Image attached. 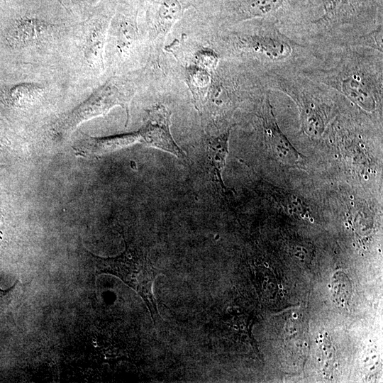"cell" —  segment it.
<instances>
[{
	"mask_svg": "<svg viewBox=\"0 0 383 383\" xmlns=\"http://www.w3.org/2000/svg\"><path fill=\"white\" fill-rule=\"evenodd\" d=\"M79 23L57 0H13L0 20V52L12 62L65 67Z\"/></svg>",
	"mask_w": 383,
	"mask_h": 383,
	"instance_id": "1",
	"label": "cell"
},
{
	"mask_svg": "<svg viewBox=\"0 0 383 383\" xmlns=\"http://www.w3.org/2000/svg\"><path fill=\"white\" fill-rule=\"evenodd\" d=\"M13 287L14 286L7 290L0 289V313L3 312L9 306Z\"/></svg>",
	"mask_w": 383,
	"mask_h": 383,
	"instance_id": "18",
	"label": "cell"
},
{
	"mask_svg": "<svg viewBox=\"0 0 383 383\" xmlns=\"http://www.w3.org/2000/svg\"><path fill=\"white\" fill-rule=\"evenodd\" d=\"M135 91L129 74L111 75L94 88L82 101L54 118L50 124V131L55 136L65 138L82 123L104 115L116 106L124 108L128 117L129 105Z\"/></svg>",
	"mask_w": 383,
	"mask_h": 383,
	"instance_id": "3",
	"label": "cell"
},
{
	"mask_svg": "<svg viewBox=\"0 0 383 383\" xmlns=\"http://www.w3.org/2000/svg\"><path fill=\"white\" fill-rule=\"evenodd\" d=\"M262 117L265 140L273 156L286 165L297 163L302 155L279 128L267 98L262 107Z\"/></svg>",
	"mask_w": 383,
	"mask_h": 383,
	"instance_id": "6",
	"label": "cell"
},
{
	"mask_svg": "<svg viewBox=\"0 0 383 383\" xmlns=\"http://www.w3.org/2000/svg\"><path fill=\"white\" fill-rule=\"evenodd\" d=\"M308 0H235L233 13L238 20L279 17Z\"/></svg>",
	"mask_w": 383,
	"mask_h": 383,
	"instance_id": "8",
	"label": "cell"
},
{
	"mask_svg": "<svg viewBox=\"0 0 383 383\" xmlns=\"http://www.w3.org/2000/svg\"><path fill=\"white\" fill-rule=\"evenodd\" d=\"M71 13V2L70 0H57ZM72 14V13H71Z\"/></svg>",
	"mask_w": 383,
	"mask_h": 383,
	"instance_id": "19",
	"label": "cell"
},
{
	"mask_svg": "<svg viewBox=\"0 0 383 383\" xmlns=\"http://www.w3.org/2000/svg\"><path fill=\"white\" fill-rule=\"evenodd\" d=\"M171 114L164 105H156L148 110L146 121L138 130L140 143L184 159L185 152L176 143L170 132Z\"/></svg>",
	"mask_w": 383,
	"mask_h": 383,
	"instance_id": "5",
	"label": "cell"
},
{
	"mask_svg": "<svg viewBox=\"0 0 383 383\" xmlns=\"http://www.w3.org/2000/svg\"><path fill=\"white\" fill-rule=\"evenodd\" d=\"M138 10L133 4L121 1L116 4L106 41L105 63L106 75L127 74L138 52L140 33L137 21Z\"/></svg>",
	"mask_w": 383,
	"mask_h": 383,
	"instance_id": "4",
	"label": "cell"
},
{
	"mask_svg": "<svg viewBox=\"0 0 383 383\" xmlns=\"http://www.w3.org/2000/svg\"><path fill=\"white\" fill-rule=\"evenodd\" d=\"M189 4L185 0H155L150 6L148 13L156 30L167 33L179 21Z\"/></svg>",
	"mask_w": 383,
	"mask_h": 383,
	"instance_id": "13",
	"label": "cell"
},
{
	"mask_svg": "<svg viewBox=\"0 0 383 383\" xmlns=\"http://www.w3.org/2000/svg\"><path fill=\"white\" fill-rule=\"evenodd\" d=\"M123 1H126L128 2L129 1H133V0H123Z\"/></svg>",
	"mask_w": 383,
	"mask_h": 383,
	"instance_id": "20",
	"label": "cell"
},
{
	"mask_svg": "<svg viewBox=\"0 0 383 383\" xmlns=\"http://www.w3.org/2000/svg\"><path fill=\"white\" fill-rule=\"evenodd\" d=\"M229 138L230 129L220 135L210 138L207 144L206 159L210 175L223 191H226V188L223 182L222 172L228 153Z\"/></svg>",
	"mask_w": 383,
	"mask_h": 383,
	"instance_id": "14",
	"label": "cell"
},
{
	"mask_svg": "<svg viewBox=\"0 0 383 383\" xmlns=\"http://www.w3.org/2000/svg\"><path fill=\"white\" fill-rule=\"evenodd\" d=\"M286 92L297 104L302 131L311 138L320 137L329 121L327 106L304 92L289 89Z\"/></svg>",
	"mask_w": 383,
	"mask_h": 383,
	"instance_id": "7",
	"label": "cell"
},
{
	"mask_svg": "<svg viewBox=\"0 0 383 383\" xmlns=\"http://www.w3.org/2000/svg\"><path fill=\"white\" fill-rule=\"evenodd\" d=\"M242 42L245 48L271 60H284L292 52L289 40L275 29L244 37Z\"/></svg>",
	"mask_w": 383,
	"mask_h": 383,
	"instance_id": "10",
	"label": "cell"
},
{
	"mask_svg": "<svg viewBox=\"0 0 383 383\" xmlns=\"http://www.w3.org/2000/svg\"><path fill=\"white\" fill-rule=\"evenodd\" d=\"M186 77L195 107L199 111H202L209 96L211 77L209 71L199 66H192L187 69Z\"/></svg>",
	"mask_w": 383,
	"mask_h": 383,
	"instance_id": "15",
	"label": "cell"
},
{
	"mask_svg": "<svg viewBox=\"0 0 383 383\" xmlns=\"http://www.w3.org/2000/svg\"><path fill=\"white\" fill-rule=\"evenodd\" d=\"M196 62L197 66L207 70H213L218 62L216 54L209 50H202L199 51L196 56Z\"/></svg>",
	"mask_w": 383,
	"mask_h": 383,
	"instance_id": "17",
	"label": "cell"
},
{
	"mask_svg": "<svg viewBox=\"0 0 383 383\" xmlns=\"http://www.w3.org/2000/svg\"><path fill=\"white\" fill-rule=\"evenodd\" d=\"M140 141L141 138L138 131L102 138L86 136L76 141L73 149L77 155L84 157H96L121 150Z\"/></svg>",
	"mask_w": 383,
	"mask_h": 383,
	"instance_id": "9",
	"label": "cell"
},
{
	"mask_svg": "<svg viewBox=\"0 0 383 383\" xmlns=\"http://www.w3.org/2000/svg\"><path fill=\"white\" fill-rule=\"evenodd\" d=\"M116 4L109 2L79 21L65 67L77 83L91 91L108 77L105 47L108 28Z\"/></svg>",
	"mask_w": 383,
	"mask_h": 383,
	"instance_id": "2",
	"label": "cell"
},
{
	"mask_svg": "<svg viewBox=\"0 0 383 383\" xmlns=\"http://www.w3.org/2000/svg\"><path fill=\"white\" fill-rule=\"evenodd\" d=\"M114 0H70L71 13L82 21L101 6Z\"/></svg>",
	"mask_w": 383,
	"mask_h": 383,
	"instance_id": "16",
	"label": "cell"
},
{
	"mask_svg": "<svg viewBox=\"0 0 383 383\" xmlns=\"http://www.w3.org/2000/svg\"><path fill=\"white\" fill-rule=\"evenodd\" d=\"M341 91L354 104L365 111H373L377 101L374 91L367 78L358 72L343 74L339 80Z\"/></svg>",
	"mask_w": 383,
	"mask_h": 383,
	"instance_id": "12",
	"label": "cell"
},
{
	"mask_svg": "<svg viewBox=\"0 0 383 383\" xmlns=\"http://www.w3.org/2000/svg\"><path fill=\"white\" fill-rule=\"evenodd\" d=\"M382 0H325L324 13L317 22L348 23L374 11Z\"/></svg>",
	"mask_w": 383,
	"mask_h": 383,
	"instance_id": "11",
	"label": "cell"
}]
</instances>
